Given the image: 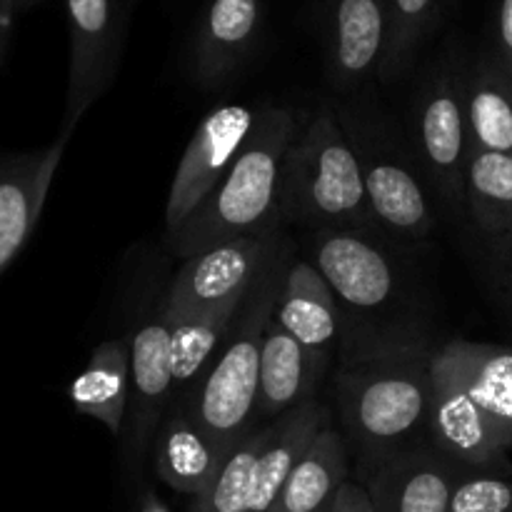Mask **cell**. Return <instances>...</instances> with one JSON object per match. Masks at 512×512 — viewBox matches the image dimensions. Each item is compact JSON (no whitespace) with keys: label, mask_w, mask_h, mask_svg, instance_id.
I'll return each instance as SVG.
<instances>
[{"label":"cell","mask_w":512,"mask_h":512,"mask_svg":"<svg viewBox=\"0 0 512 512\" xmlns=\"http://www.w3.org/2000/svg\"><path fill=\"white\" fill-rule=\"evenodd\" d=\"M435 350L415 328L353 335L343 343L335 403L358 483L428 433Z\"/></svg>","instance_id":"obj_1"},{"label":"cell","mask_w":512,"mask_h":512,"mask_svg":"<svg viewBox=\"0 0 512 512\" xmlns=\"http://www.w3.org/2000/svg\"><path fill=\"white\" fill-rule=\"evenodd\" d=\"M303 128L290 108H263L248 145L228 178L170 235L178 258H193L225 240L275 233L280 223V178L290 143Z\"/></svg>","instance_id":"obj_2"},{"label":"cell","mask_w":512,"mask_h":512,"mask_svg":"<svg viewBox=\"0 0 512 512\" xmlns=\"http://www.w3.org/2000/svg\"><path fill=\"white\" fill-rule=\"evenodd\" d=\"M285 270L288 253L283 248L243 298L208 373L175 400L225 455L253 430V420L258 418L260 355Z\"/></svg>","instance_id":"obj_3"},{"label":"cell","mask_w":512,"mask_h":512,"mask_svg":"<svg viewBox=\"0 0 512 512\" xmlns=\"http://www.w3.org/2000/svg\"><path fill=\"white\" fill-rule=\"evenodd\" d=\"M280 220L315 230L383 235L370 208L358 158L333 105H320L283 160Z\"/></svg>","instance_id":"obj_4"},{"label":"cell","mask_w":512,"mask_h":512,"mask_svg":"<svg viewBox=\"0 0 512 512\" xmlns=\"http://www.w3.org/2000/svg\"><path fill=\"white\" fill-rule=\"evenodd\" d=\"M333 108L358 158L380 233L400 243H425L435 228V215L408 140L398 133L390 115L363 93L350 95Z\"/></svg>","instance_id":"obj_5"},{"label":"cell","mask_w":512,"mask_h":512,"mask_svg":"<svg viewBox=\"0 0 512 512\" xmlns=\"http://www.w3.org/2000/svg\"><path fill=\"white\" fill-rule=\"evenodd\" d=\"M468 65L460 55L448 53L430 68L410 103V148L425 183L450 210H465L470 160Z\"/></svg>","instance_id":"obj_6"},{"label":"cell","mask_w":512,"mask_h":512,"mask_svg":"<svg viewBox=\"0 0 512 512\" xmlns=\"http://www.w3.org/2000/svg\"><path fill=\"white\" fill-rule=\"evenodd\" d=\"M258 115L260 110H253L250 105L230 103L210 110L200 120L170 183L165 205L168 238L178 233L180 225L228 178L253 135Z\"/></svg>","instance_id":"obj_7"},{"label":"cell","mask_w":512,"mask_h":512,"mask_svg":"<svg viewBox=\"0 0 512 512\" xmlns=\"http://www.w3.org/2000/svg\"><path fill=\"white\" fill-rule=\"evenodd\" d=\"M130 5L125 0H65L70 70L63 128L75 130L118 75Z\"/></svg>","instance_id":"obj_8"},{"label":"cell","mask_w":512,"mask_h":512,"mask_svg":"<svg viewBox=\"0 0 512 512\" xmlns=\"http://www.w3.org/2000/svg\"><path fill=\"white\" fill-rule=\"evenodd\" d=\"M428 443L453 460L465 473L478 475H512L508 450L495 438L453 363L443 350L433 355V388L428 408Z\"/></svg>","instance_id":"obj_9"},{"label":"cell","mask_w":512,"mask_h":512,"mask_svg":"<svg viewBox=\"0 0 512 512\" xmlns=\"http://www.w3.org/2000/svg\"><path fill=\"white\" fill-rule=\"evenodd\" d=\"M283 248V240L275 230V233L225 240L215 248L203 250L185 260L160 308L168 313H180V310L238 303Z\"/></svg>","instance_id":"obj_10"},{"label":"cell","mask_w":512,"mask_h":512,"mask_svg":"<svg viewBox=\"0 0 512 512\" xmlns=\"http://www.w3.org/2000/svg\"><path fill=\"white\" fill-rule=\"evenodd\" d=\"M308 253L338 303L353 313H378L395 300L398 268L380 248L378 235L315 230L308 240Z\"/></svg>","instance_id":"obj_11"},{"label":"cell","mask_w":512,"mask_h":512,"mask_svg":"<svg viewBox=\"0 0 512 512\" xmlns=\"http://www.w3.org/2000/svg\"><path fill=\"white\" fill-rule=\"evenodd\" d=\"M390 0H323L325 75L333 90L358 95L378 78L388 38Z\"/></svg>","instance_id":"obj_12"},{"label":"cell","mask_w":512,"mask_h":512,"mask_svg":"<svg viewBox=\"0 0 512 512\" xmlns=\"http://www.w3.org/2000/svg\"><path fill=\"white\" fill-rule=\"evenodd\" d=\"M173 360H170V325L163 310L140 325L130 338V395L125 453L138 463L148 453L155 433L175 403Z\"/></svg>","instance_id":"obj_13"},{"label":"cell","mask_w":512,"mask_h":512,"mask_svg":"<svg viewBox=\"0 0 512 512\" xmlns=\"http://www.w3.org/2000/svg\"><path fill=\"white\" fill-rule=\"evenodd\" d=\"M465 475L470 473L423 440L390 455L363 485L380 512H448Z\"/></svg>","instance_id":"obj_14"},{"label":"cell","mask_w":512,"mask_h":512,"mask_svg":"<svg viewBox=\"0 0 512 512\" xmlns=\"http://www.w3.org/2000/svg\"><path fill=\"white\" fill-rule=\"evenodd\" d=\"M263 0H208L190 40V75L205 90L228 83L255 50Z\"/></svg>","instance_id":"obj_15"},{"label":"cell","mask_w":512,"mask_h":512,"mask_svg":"<svg viewBox=\"0 0 512 512\" xmlns=\"http://www.w3.org/2000/svg\"><path fill=\"white\" fill-rule=\"evenodd\" d=\"M70 135L63 128L48 148L0 163V273L33 233Z\"/></svg>","instance_id":"obj_16"},{"label":"cell","mask_w":512,"mask_h":512,"mask_svg":"<svg viewBox=\"0 0 512 512\" xmlns=\"http://www.w3.org/2000/svg\"><path fill=\"white\" fill-rule=\"evenodd\" d=\"M273 318L298 343L325 358L345 330L343 308L310 260H295L288 265Z\"/></svg>","instance_id":"obj_17"},{"label":"cell","mask_w":512,"mask_h":512,"mask_svg":"<svg viewBox=\"0 0 512 512\" xmlns=\"http://www.w3.org/2000/svg\"><path fill=\"white\" fill-rule=\"evenodd\" d=\"M325 355L313 353L293 338L275 318L265 328L258 378V418L270 423L295 405L313 398L323 375Z\"/></svg>","instance_id":"obj_18"},{"label":"cell","mask_w":512,"mask_h":512,"mask_svg":"<svg viewBox=\"0 0 512 512\" xmlns=\"http://www.w3.org/2000/svg\"><path fill=\"white\" fill-rule=\"evenodd\" d=\"M330 423V410L318 403V398L305 400L280 418L270 420V435L255 470L248 512H273L293 470L320 430Z\"/></svg>","instance_id":"obj_19"},{"label":"cell","mask_w":512,"mask_h":512,"mask_svg":"<svg viewBox=\"0 0 512 512\" xmlns=\"http://www.w3.org/2000/svg\"><path fill=\"white\" fill-rule=\"evenodd\" d=\"M155 473L175 493L200 498L218 473L225 453L190 420L183 405H170L153 440Z\"/></svg>","instance_id":"obj_20"},{"label":"cell","mask_w":512,"mask_h":512,"mask_svg":"<svg viewBox=\"0 0 512 512\" xmlns=\"http://www.w3.org/2000/svg\"><path fill=\"white\" fill-rule=\"evenodd\" d=\"M453 363L470 398L483 410L495 438L512 448V348L470 340H450L440 348Z\"/></svg>","instance_id":"obj_21"},{"label":"cell","mask_w":512,"mask_h":512,"mask_svg":"<svg viewBox=\"0 0 512 512\" xmlns=\"http://www.w3.org/2000/svg\"><path fill=\"white\" fill-rule=\"evenodd\" d=\"M465 105L470 148L512 155V75L493 48L468 65Z\"/></svg>","instance_id":"obj_22"},{"label":"cell","mask_w":512,"mask_h":512,"mask_svg":"<svg viewBox=\"0 0 512 512\" xmlns=\"http://www.w3.org/2000/svg\"><path fill=\"white\" fill-rule=\"evenodd\" d=\"M465 213L488 245L490 258L512 245V155L470 148Z\"/></svg>","instance_id":"obj_23"},{"label":"cell","mask_w":512,"mask_h":512,"mask_svg":"<svg viewBox=\"0 0 512 512\" xmlns=\"http://www.w3.org/2000/svg\"><path fill=\"white\" fill-rule=\"evenodd\" d=\"M130 395V338L103 340L83 373L70 385V400L80 415L98 420L113 435L125 428Z\"/></svg>","instance_id":"obj_24"},{"label":"cell","mask_w":512,"mask_h":512,"mask_svg":"<svg viewBox=\"0 0 512 512\" xmlns=\"http://www.w3.org/2000/svg\"><path fill=\"white\" fill-rule=\"evenodd\" d=\"M350 480V450L343 433L325 425L285 483L273 512H330Z\"/></svg>","instance_id":"obj_25"},{"label":"cell","mask_w":512,"mask_h":512,"mask_svg":"<svg viewBox=\"0 0 512 512\" xmlns=\"http://www.w3.org/2000/svg\"><path fill=\"white\" fill-rule=\"evenodd\" d=\"M240 303L243 300L213 305V308L180 310V313H168V310L160 308L170 325V360H173L175 398H178V390H183L185 395L208 373L230 325H233L235 315H238Z\"/></svg>","instance_id":"obj_26"},{"label":"cell","mask_w":512,"mask_h":512,"mask_svg":"<svg viewBox=\"0 0 512 512\" xmlns=\"http://www.w3.org/2000/svg\"><path fill=\"white\" fill-rule=\"evenodd\" d=\"M450 0H390L388 38L378 80L393 83L413 68L418 50L433 33Z\"/></svg>","instance_id":"obj_27"},{"label":"cell","mask_w":512,"mask_h":512,"mask_svg":"<svg viewBox=\"0 0 512 512\" xmlns=\"http://www.w3.org/2000/svg\"><path fill=\"white\" fill-rule=\"evenodd\" d=\"M270 423L253 428L220 463L218 473L210 480L205 493L195 498L190 512H248L250 493H253L255 470L260 453L268 443Z\"/></svg>","instance_id":"obj_28"},{"label":"cell","mask_w":512,"mask_h":512,"mask_svg":"<svg viewBox=\"0 0 512 512\" xmlns=\"http://www.w3.org/2000/svg\"><path fill=\"white\" fill-rule=\"evenodd\" d=\"M448 512H512V480L500 475H465Z\"/></svg>","instance_id":"obj_29"},{"label":"cell","mask_w":512,"mask_h":512,"mask_svg":"<svg viewBox=\"0 0 512 512\" xmlns=\"http://www.w3.org/2000/svg\"><path fill=\"white\" fill-rule=\"evenodd\" d=\"M493 53L498 55L503 68L512 75V0H498Z\"/></svg>","instance_id":"obj_30"},{"label":"cell","mask_w":512,"mask_h":512,"mask_svg":"<svg viewBox=\"0 0 512 512\" xmlns=\"http://www.w3.org/2000/svg\"><path fill=\"white\" fill-rule=\"evenodd\" d=\"M330 512H380L375 508L373 498H370L368 488L358 480H348V483L340 488L338 498H335Z\"/></svg>","instance_id":"obj_31"},{"label":"cell","mask_w":512,"mask_h":512,"mask_svg":"<svg viewBox=\"0 0 512 512\" xmlns=\"http://www.w3.org/2000/svg\"><path fill=\"white\" fill-rule=\"evenodd\" d=\"M490 260H493L495 283H498L500 293H503V298L508 300V305L512 308V245L500 255H493Z\"/></svg>","instance_id":"obj_32"},{"label":"cell","mask_w":512,"mask_h":512,"mask_svg":"<svg viewBox=\"0 0 512 512\" xmlns=\"http://www.w3.org/2000/svg\"><path fill=\"white\" fill-rule=\"evenodd\" d=\"M13 18L15 15L10 13L5 0H0V58H3L5 48H8V35H10V25H13Z\"/></svg>","instance_id":"obj_33"},{"label":"cell","mask_w":512,"mask_h":512,"mask_svg":"<svg viewBox=\"0 0 512 512\" xmlns=\"http://www.w3.org/2000/svg\"><path fill=\"white\" fill-rule=\"evenodd\" d=\"M38 3H43V0H5V5H8L10 13L13 15L23 13V10H28V8H35Z\"/></svg>","instance_id":"obj_34"},{"label":"cell","mask_w":512,"mask_h":512,"mask_svg":"<svg viewBox=\"0 0 512 512\" xmlns=\"http://www.w3.org/2000/svg\"><path fill=\"white\" fill-rule=\"evenodd\" d=\"M140 512H170L168 508H165L163 503H160L155 495H145L143 505H140Z\"/></svg>","instance_id":"obj_35"},{"label":"cell","mask_w":512,"mask_h":512,"mask_svg":"<svg viewBox=\"0 0 512 512\" xmlns=\"http://www.w3.org/2000/svg\"><path fill=\"white\" fill-rule=\"evenodd\" d=\"M125 3H128V5H133V3H135V0H125Z\"/></svg>","instance_id":"obj_36"},{"label":"cell","mask_w":512,"mask_h":512,"mask_svg":"<svg viewBox=\"0 0 512 512\" xmlns=\"http://www.w3.org/2000/svg\"><path fill=\"white\" fill-rule=\"evenodd\" d=\"M450 3H453V0H450Z\"/></svg>","instance_id":"obj_37"}]
</instances>
